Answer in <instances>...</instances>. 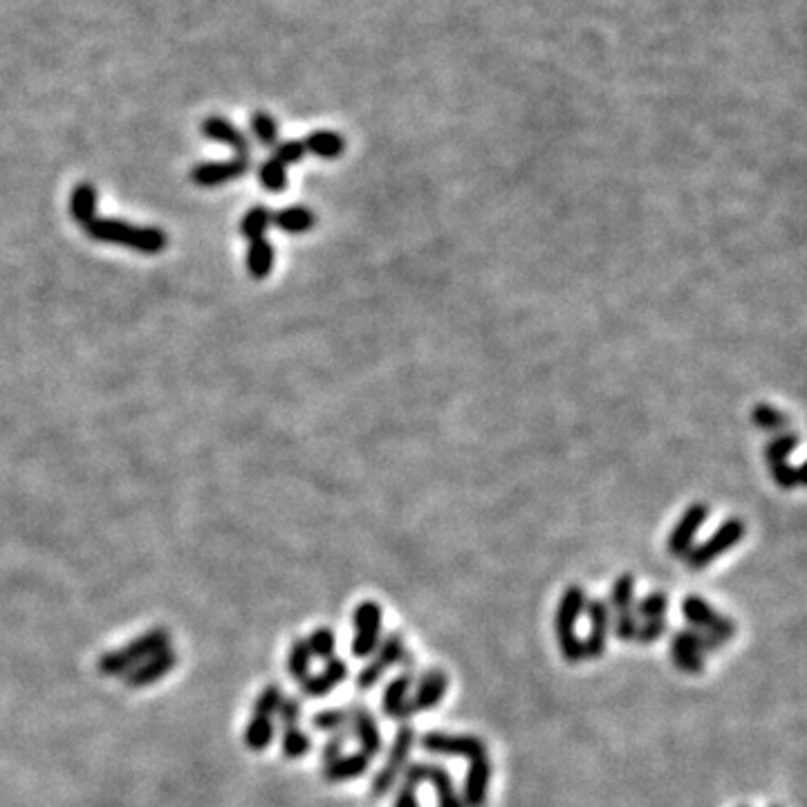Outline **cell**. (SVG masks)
I'll list each match as a JSON object with an SVG mask.
<instances>
[{
  "mask_svg": "<svg viewBox=\"0 0 807 807\" xmlns=\"http://www.w3.org/2000/svg\"><path fill=\"white\" fill-rule=\"evenodd\" d=\"M86 236L92 240H99V243H110V245H122L131 247L137 254L155 256L162 254L166 245H169V236L164 234L162 229L157 227H137L131 222L124 220H113V218H92L86 227Z\"/></svg>",
  "mask_w": 807,
  "mask_h": 807,
  "instance_id": "1",
  "label": "cell"
},
{
  "mask_svg": "<svg viewBox=\"0 0 807 807\" xmlns=\"http://www.w3.org/2000/svg\"><path fill=\"white\" fill-rule=\"evenodd\" d=\"M586 601V590L577 586V583H572V586L563 590L559 606H556L554 612V635L559 639V651L563 660L572 666L586 660V655H583V639L577 630L583 612H586Z\"/></svg>",
  "mask_w": 807,
  "mask_h": 807,
  "instance_id": "2",
  "label": "cell"
},
{
  "mask_svg": "<svg viewBox=\"0 0 807 807\" xmlns=\"http://www.w3.org/2000/svg\"><path fill=\"white\" fill-rule=\"evenodd\" d=\"M166 648H171V633L166 628H153L148 633L135 637L126 646L117 648V651H108L101 655L97 662V671L108 677L124 675L133 666L146 662L148 657L162 653Z\"/></svg>",
  "mask_w": 807,
  "mask_h": 807,
  "instance_id": "3",
  "label": "cell"
},
{
  "mask_svg": "<svg viewBox=\"0 0 807 807\" xmlns=\"http://www.w3.org/2000/svg\"><path fill=\"white\" fill-rule=\"evenodd\" d=\"M725 642L700 628H680L671 637V660L677 671L698 675L704 671V655L722 651Z\"/></svg>",
  "mask_w": 807,
  "mask_h": 807,
  "instance_id": "4",
  "label": "cell"
},
{
  "mask_svg": "<svg viewBox=\"0 0 807 807\" xmlns=\"http://www.w3.org/2000/svg\"><path fill=\"white\" fill-rule=\"evenodd\" d=\"M415 742L417 734L411 725H402L395 731V738L391 742V749H388L384 765L379 767V772L373 776V783H370V794H373L375 799H384V796L391 794L395 790V785L400 783V778L408 765V758L413 754Z\"/></svg>",
  "mask_w": 807,
  "mask_h": 807,
  "instance_id": "5",
  "label": "cell"
},
{
  "mask_svg": "<svg viewBox=\"0 0 807 807\" xmlns=\"http://www.w3.org/2000/svg\"><path fill=\"white\" fill-rule=\"evenodd\" d=\"M350 653L355 660H368L384 637V608L377 601H361L352 612Z\"/></svg>",
  "mask_w": 807,
  "mask_h": 807,
  "instance_id": "6",
  "label": "cell"
},
{
  "mask_svg": "<svg viewBox=\"0 0 807 807\" xmlns=\"http://www.w3.org/2000/svg\"><path fill=\"white\" fill-rule=\"evenodd\" d=\"M420 783L433 785L435 794H438V807H462L456 781H453V776L444 765L429 763V760L408 763L400 778V785L408 787V790H417Z\"/></svg>",
  "mask_w": 807,
  "mask_h": 807,
  "instance_id": "7",
  "label": "cell"
},
{
  "mask_svg": "<svg viewBox=\"0 0 807 807\" xmlns=\"http://www.w3.org/2000/svg\"><path fill=\"white\" fill-rule=\"evenodd\" d=\"M745 534H747V525L742 518H727V521L722 523L709 538H704L702 543L693 545L691 552L684 556V561L691 570L709 568V565L713 561H718L722 554L734 550L742 538H745Z\"/></svg>",
  "mask_w": 807,
  "mask_h": 807,
  "instance_id": "8",
  "label": "cell"
},
{
  "mask_svg": "<svg viewBox=\"0 0 807 807\" xmlns=\"http://www.w3.org/2000/svg\"><path fill=\"white\" fill-rule=\"evenodd\" d=\"M420 747L424 754L442 758L476 760L487 756V742L473 734H447V731H426L420 736Z\"/></svg>",
  "mask_w": 807,
  "mask_h": 807,
  "instance_id": "9",
  "label": "cell"
},
{
  "mask_svg": "<svg viewBox=\"0 0 807 807\" xmlns=\"http://www.w3.org/2000/svg\"><path fill=\"white\" fill-rule=\"evenodd\" d=\"M404 655H406V642L400 630H393V633L382 637L377 651L368 657V664H364V669L357 673L355 682L357 689L359 691L375 689L377 682L386 675V671H391L393 666H400Z\"/></svg>",
  "mask_w": 807,
  "mask_h": 807,
  "instance_id": "10",
  "label": "cell"
},
{
  "mask_svg": "<svg viewBox=\"0 0 807 807\" xmlns=\"http://www.w3.org/2000/svg\"><path fill=\"white\" fill-rule=\"evenodd\" d=\"M680 610H682V617L689 621V626L707 630V633L718 637L720 642H725V644L729 642V639H734L738 633V626L734 619L720 615V612L713 608L707 599H702L698 595L684 597Z\"/></svg>",
  "mask_w": 807,
  "mask_h": 807,
  "instance_id": "11",
  "label": "cell"
},
{
  "mask_svg": "<svg viewBox=\"0 0 807 807\" xmlns=\"http://www.w3.org/2000/svg\"><path fill=\"white\" fill-rule=\"evenodd\" d=\"M400 666H402V671L386 684L384 695H382V711L388 720H406L408 718L406 707H408V698H411V691L415 686L417 660L406 651Z\"/></svg>",
  "mask_w": 807,
  "mask_h": 807,
  "instance_id": "12",
  "label": "cell"
},
{
  "mask_svg": "<svg viewBox=\"0 0 807 807\" xmlns=\"http://www.w3.org/2000/svg\"><path fill=\"white\" fill-rule=\"evenodd\" d=\"M447 691H449V675L442 669H426L424 673L415 677V686L411 691V698H408L406 716L413 718L417 713L440 707V702L444 700Z\"/></svg>",
  "mask_w": 807,
  "mask_h": 807,
  "instance_id": "13",
  "label": "cell"
},
{
  "mask_svg": "<svg viewBox=\"0 0 807 807\" xmlns=\"http://www.w3.org/2000/svg\"><path fill=\"white\" fill-rule=\"evenodd\" d=\"M583 615H588V635L583 639V655H586V660H599L608 648L612 612L606 599H588Z\"/></svg>",
  "mask_w": 807,
  "mask_h": 807,
  "instance_id": "14",
  "label": "cell"
},
{
  "mask_svg": "<svg viewBox=\"0 0 807 807\" xmlns=\"http://www.w3.org/2000/svg\"><path fill=\"white\" fill-rule=\"evenodd\" d=\"M350 716V738H355L359 742V751L366 754L370 760L379 756L384 751V736L382 729H379V722L373 716V711L364 704H352L348 707Z\"/></svg>",
  "mask_w": 807,
  "mask_h": 807,
  "instance_id": "15",
  "label": "cell"
},
{
  "mask_svg": "<svg viewBox=\"0 0 807 807\" xmlns=\"http://www.w3.org/2000/svg\"><path fill=\"white\" fill-rule=\"evenodd\" d=\"M709 518V505L707 503H693L686 512L680 516V521L675 523L669 536V554L675 559H684L686 554L691 552V547L695 545V536L704 527Z\"/></svg>",
  "mask_w": 807,
  "mask_h": 807,
  "instance_id": "16",
  "label": "cell"
},
{
  "mask_svg": "<svg viewBox=\"0 0 807 807\" xmlns=\"http://www.w3.org/2000/svg\"><path fill=\"white\" fill-rule=\"evenodd\" d=\"M491 776H494V765L489 756L469 760L465 783H462L460 801L462 807H487Z\"/></svg>",
  "mask_w": 807,
  "mask_h": 807,
  "instance_id": "17",
  "label": "cell"
},
{
  "mask_svg": "<svg viewBox=\"0 0 807 807\" xmlns=\"http://www.w3.org/2000/svg\"><path fill=\"white\" fill-rule=\"evenodd\" d=\"M252 166V157H234V160L227 162H202L196 169L191 171V180L198 184V187H220V184H227L231 180L243 178Z\"/></svg>",
  "mask_w": 807,
  "mask_h": 807,
  "instance_id": "18",
  "label": "cell"
},
{
  "mask_svg": "<svg viewBox=\"0 0 807 807\" xmlns=\"http://www.w3.org/2000/svg\"><path fill=\"white\" fill-rule=\"evenodd\" d=\"M175 666H178V653H175L173 648H166V651L148 657L146 662L133 666V669L124 673L122 677L128 689H144V686L160 682L162 677H166L175 669Z\"/></svg>",
  "mask_w": 807,
  "mask_h": 807,
  "instance_id": "19",
  "label": "cell"
},
{
  "mask_svg": "<svg viewBox=\"0 0 807 807\" xmlns=\"http://www.w3.org/2000/svg\"><path fill=\"white\" fill-rule=\"evenodd\" d=\"M350 669L348 662L341 660V657H332L319 673H310L301 682V693L305 698H323V695H330L332 691L348 680Z\"/></svg>",
  "mask_w": 807,
  "mask_h": 807,
  "instance_id": "20",
  "label": "cell"
},
{
  "mask_svg": "<svg viewBox=\"0 0 807 807\" xmlns=\"http://www.w3.org/2000/svg\"><path fill=\"white\" fill-rule=\"evenodd\" d=\"M370 772V758L361 751L355 754H341L337 760L323 765V778L328 783H348L355 781V778L366 776Z\"/></svg>",
  "mask_w": 807,
  "mask_h": 807,
  "instance_id": "21",
  "label": "cell"
},
{
  "mask_svg": "<svg viewBox=\"0 0 807 807\" xmlns=\"http://www.w3.org/2000/svg\"><path fill=\"white\" fill-rule=\"evenodd\" d=\"M202 133L204 137L213 139V142H222L229 148H234L238 157H252V146H249L247 137L225 117H209L202 124Z\"/></svg>",
  "mask_w": 807,
  "mask_h": 807,
  "instance_id": "22",
  "label": "cell"
},
{
  "mask_svg": "<svg viewBox=\"0 0 807 807\" xmlns=\"http://www.w3.org/2000/svg\"><path fill=\"white\" fill-rule=\"evenodd\" d=\"M97 202L99 193L95 189V184L83 182L77 189L72 191L70 198V216L74 222H79L81 227H86L92 218H97Z\"/></svg>",
  "mask_w": 807,
  "mask_h": 807,
  "instance_id": "23",
  "label": "cell"
},
{
  "mask_svg": "<svg viewBox=\"0 0 807 807\" xmlns=\"http://www.w3.org/2000/svg\"><path fill=\"white\" fill-rule=\"evenodd\" d=\"M272 225H276L285 234H305L317 225V216L308 207H287L272 213Z\"/></svg>",
  "mask_w": 807,
  "mask_h": 807,
  "instance_id": "24",
  "label": "cell"
},
{
  "mask_svg": "<svg viewBox=\"0 0 807 807\" xmlns=\"http://www.w3.org/2000/svg\"><path fill=\"white\" fill-rule=\"evenodd\" d=\"M301 142L305 146V153L323 157V160H335L346 151V139L335 131H314Z\"/></svg>",
  "mask_w": 807,
  "mask_h": 807,
  "instance_id": "25",
  "label": "cell"
},
{
  "mask_svg": "<svg viewBox=\"0 0 807 807\" xmlns=\"http://www.w3.org/2000/svg\"><path fill=\"white\" fill-rule=\"evenodd\" d=\"M274 245L269 243L265 238H258L249 243L247 249V272L256 281H263L269 274H272L274 269Z\"/></svg>",
  "mask_w": 807,
  "mask_h": 807,
  "instance_id": "26",
  "label": "cell"
},
{
  "mask_svg": "<svg viewBox=\"0 0 807 807\" xmlns=\"http://www.w3.org/2000/svg\"><path fill=\"white\" fill-rule=\"evenodd\" d=\"M276 738V722L274 718H265V716H252L247 722L245 727V747L252 749V751H265L269 745H272Z\"/></svg>",
  "mask_w": 807,
  "mask_h": 807,
  "instance_id": "27",
  "label": "cell"
},
{
  "mask_svg": "<svg viewBox=\"0 0 807 807\" xmlns=\"http://www.w3.org/2000/svg\"><path fill=\"white\" fill-rule=\"evenodd\" d=\"M606 604H608L612 615H617V612L633 610V606H635V577H633V574L624 572L621 577H617V581L612 583Z\"/></svg>",
  "mask_w": 807,
  "mask_h": 807,
  "instance_id": "28",
  "label": "cell"
},
{
  "mask_svg": "<svg viewBox=\"0 0 807 807\" xmlns=\"http://www.w3.org/2000/svg\"><path fill=\"white\" fill-rule=\"evenodd\" d=\"M310 666H312V653L308 648V642H305V637L294 639L290 646V653H287V664H285L287 673H290L294 682L301 684L305 677L310 675Z\"/></svg>",
  "mask_w": 807,
  "mask_h": 807,
  "instance_id": "29",
  "label": "cell"
},
{
  "mask_svg": "<svg viewBox=\"0 0 807 807\" xmlns=\"http://www.w3.org/2000/svg\"><path fill=\"white\" fill-rule=\"evenodd\" d=\"M669 606H671V599L666 592H648L646 597L642 599H635V606L633 612L639 621H648V619H664L669 615Z\"/></svg>",
  "mask_w": 807,
  "mask_h": 807,
  "instance_id": "30",
  "label": "cell"
},
{
  "mask_svg": "<svg viewBox=\"0 0 807 807\" xmlns=\"http://www.w3.org/2000/svg\"><path fill=\"white\" fill-rule=\"evenodd\" d=\"M310 749H312V736L308 731H303L299 725L283 729L281 751L287 760H299L303 756H308Z\"/></svg>",
  "mask_w": 807,
  "mask_h": 807,
  "instance_id": "31",
  "label": "cell"
},
{
  "mask_svg": "<svg viewBox=\"0 0 807 807\" xmlns=\"http://www.w3.org/2000/svg\"><path fill=\"white\" fill-rule=\"evenodd\" d=\"M799 444H801L799 435H794V433H781V435H776V438L769 440L765 447V460H767L769 469L776 465H783V462H790V456L796 449H799Z\"/></svg>",
  "mask_w": 807,
  "mask_h": 807,
  "instance_id": "32",
  "label": "cell"
},
{
  "mask_svg": "<svg viewBox=\"0 0 807 807\" xmlns=\"http://www.w3.org/2000/svg\"><path fill=\"white\" fill-rule=\"evenodd\" d=\"M305 642H308L312 657H319V660H323V662H328V660H332V657H335L337 637L328 626L314 628L310 633V637L305 639Z\"/></svg>",
  "mask_w": 807,
  "mask_h": 807,
  "instance_id": "33",
  "label": "cell"
},
{
  "mask_svg": "<svg viewBox=\"0 0 807 807\" xmlns=\"http://www.w3.org/2000/svg\"><path fill=\"white\" fill-rule=\"evenodd\" d=\"M272 225V211L265 207H254L245 213L243 222H240V231L252 243V240L265 238V231Z\"/></svg>",
  "mask_w": 807,
  "mask_h": 807,
  "instance_id": "34",
  "label": "cell"
},
{
  "mask_svg": "<svg viewBox=\"0 0 807 807\" xmlns=\"http://www.w3.org/2000/svg\"><path fill=\"white\" fill-rule=\"evenodd\" d=\"M312 729L323 731V734H337V731L348 729L350 716L348 709H323L312 716Z\"/></svg>",
  "mask_w": 807,
  "mask_h": 807,
  "instance_id": "35",
  "label": "cell"
},
{
  "mask_svg": "<svg viewBox=\"0 0 807 807\" xmlns=\"http://www.w3.org/2000/svg\"><path fill=\"white\" fill-rule=\"evenodd\" d=\"M283 689L278 684H267L265 689L258 693V698L254 700L252 716H265V718H276V711L281 707L283 700Z\"/></svg>",
  "mask_w": 807,
  "mask_h": 807,
  "instance_id": "36",
  "label": "cell"
},
{
  "mask_svg": "<svg viewBox=\"0 0 807 807\" xmlns=\"http://www.w3.org/2000/svg\"><path fill=\"white\" fill-rule=\"evenodd\" d=\"M252 131L258 137V142L267 148H274L278 144V124L276 119L263 113V110H258V113L252 115Z\"/></svg>",
  "mask_w": 807,
  "mask_h": 807,
  "instance_id": "37",
  "label": "cell"
},
{
  "mask_svg": "<svg viewBox=\"0 0 807 807\" xmlns=\"http://www.w3.org/2000/svg\"><path fill=\"white\" fill-rule=\"evenodd\" d=\"M751 420H754L763 431H781L787 426V415L769 404H758L754 411H751Z\"/></svg>",
  "mask_w": 807,
  "mask_h": 807,
  "instance_id": "38",
  "label": "cell"
},
{
  "mask_svg": "<svg viewBox=\"0 0 807 807\" xmlns=\"http://www.w3.org/2000/svg\"><path fill=\"white\" fill-rule=\"evenodd\" d=\"M261 184L272 193H281L287 187V171L283 164H278L274 157H269L267 162L261 166Z\"/></svg>",
  "mask_w": 807,
  "mask_h": 807,
  "instance_id": "39",
  "label": "cell"
},
{
  "mask_svg": "<svg viewBox=\"0 0 807 807\" xmlns=\"http://www.w3.org/2000/svg\"><path fill=\"white\" fill-rule=\"evenodd\" d=\"M637 628H639V619L635 617L633 610L617 612V615H612V619H610V630H612V635L619 639V642H635Z\"/></svg>",
  "mask_w": 807,
  "mask_h": 807,
  "instance_id": "40",
  "label": "cell"
},
{
  "mask_svg": "<svg viewBox=\"0 0 807 807\" xmlns=\"http://www.w3.org/2000/svg\"><path fill=\"white\" fill-rule=\"evenodd\" d=\"M669 619H648V621H639V628H637V635H635V642L642 644V646H651L655 642H660V639L669 633Z\"/></svg>",
  "mask_w": 807,
  "mask_h": 807,
  "instance_id": "41",
  "label": "cell"
},
{
  "mask_svg": "<svg viewBox=\"0 0 807 807\" xmlns=\"http://www.w3.org/2000/svg\"><path fill=\"white\" fill-rule=\"evenodd\" d=\"M272 157L278 164H283L287 169L290 164H296V162L303 160L305 146H303L301 139H287V142H278L274 146V155Z\"/></svg>",
  "mask_w": 807,
  "mask_h": 807,
  "instance_id": "42",
  "label": "cell"
},
{
  "mask_svg": "<svg viewBox=\"0 0 807 807\" xmlns=\"http://www.w3.org/2000/svg\"><path fill=\"white\" fill-rule=\"evenodd\" d=\"M769 471H772V476L781 489H796L803 485V467H794L790 462H783V465H776Z\"/></svg>",
  "mask_w": 807,
  "mask_h": 807,
  "instance_id": "43",
  "label": "cell"
},
{
  "mask_svg": "<svg viewBox=\"0 0 807 807\" xmlns=\"http://www.w3.org/2000/svg\"><path fill=\"white\" fill-rule=\"evenodd\" d=\"M348 740H350V729H343V731H337V734H330V738L323 742V747H321V754H319L321 763L328 765V763H332V760H337L343 754V749H346Z\"/></svg>",
  "mask_w": 807,
  "mask_h": 807,
  "instance_id": "44",
  "label": "cell"
},
{
  "mask_svg": "<svg viewBox=\"0 0 807 807\" xmlns=\"http://www.w3.org/2000/svg\"><path fill=\"white\" fill-rule=\"evenodd\" d=\"M276 718L281 722V727H296L301 720V700L296 695H283L281 707L276 711Z\"/></svg>",
  "mask_w": 807,
  "mask_h": 807,
  "instance_id": "45",
  "label": "cell"
},
{
  "mask_svg": "<svg viewBox=\"0 0 807 807\" xmlns=\"http://www.w3.org/2000/svg\"><path fill=\"white\" fill-rule=\"evenodd\" d=\"M393 807H420V801H417V790H408V787H402V785L397 787Z\"/></svg>",
  "mask_w": 807,
  "mask_h": 807,
  "instance_id": "46",
  "label": "cell"
},
{
  "mask_svg": "<svg viewBox=\"0 0 807 807\" xmlns=\"http://www.w3.org/2000/svg\"><path fill=\"white\" fill-rule=\"evenodd\" d=\"M772 807H781V805H772Z\"/></svg>",
  "mask_w": 807,
  "mask_h": 807,
  "instance_id": "47",
  "label": "cell"
},
{
  "mask_svg": "<svg viewBox=\"0 0 807 807\" xmlns=\"http://www.w3.org/2000/svg\"><path fill=\"white\" fill-rule=\"evenodd\" d=\"M740 807H747V805H740Z\"/></svg>",
  "mask_w": 807,
  "mask_h": 807,
  "instance_id": "48",
  "label": "cell"
}]
</instances>
